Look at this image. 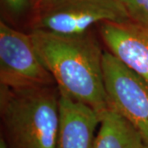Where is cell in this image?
Returning a JSON list of instances; mask_svg holds the SVG:
<instances>
[{
    "label": "cell",
    "instance_id": "cell-4",
    "mask_svg": "<svg viewBox=\"0 0 148 148\" xmlns=\"http://www.w3.org/2000/svg\"><path fill=\"white\" fill-rule=\"evenodd\" d=\"M55 81L43 64L31 35L0 22V85L12 89L52 86Z\"/></svg>",
    "mask_w": 148,
    "mask_h": 148
},
{
    "label": "cell",
    "instance_id": "cell-8",
    "mask_svg": "<svg viewBox=\"0 0 148 148\" xmlns=\"http://www.w3.org/2000/svg\"><path fill=\"white\" fill-rule=\"evenodd\" d=\"M95 148H147L136 129L111 106L101 116Z\"/></svg>",
    "mask_w": 148,
    "mask_h": 148
},
{
    "label": "cell",
    "instance_id": "cell-9",
    "mask_svg": "<svg viewBox=\"0 0 148 148\" xmlns=\"http://www.w3.org/2000/svg\"><path fill=\"white\" fill-rule=\"evenodd\" d=\"M130 20L148 26V0H121Z\"/></svg>",
    "mask_w": 148,
    "mask_h": 148
},
{
    "label": "cell",
    "instance_id": "cell-3",
    "mask_svg": "<svg viewBox=\"0 0 148 148\" xmlns=\"http://www.w3.org/2000/svg\"><path fill=\"white\" fill-rule=\"evenodd\" d=\"M37 6L33 30L78 35L95 24L130 20L121 0H43Z\"/></svg>",
    "mask_w": 148,
    "mask_h": 148
},
{
    "label": "cell",
    "instance_id": "cell-5",
    "mask_svg": "<svg viewBox=\"0 0 148 148\" xmlns=\"http://www.w3.org/2000/svg\"><path fill=\"white\" fill-rule=\"evenodd\" d=\"M103 73L110 106L136 129L148 148V83L107 51Z\"/></svg>",
    "mask_w": 148,
    "mask_h": 148
},
{
    "label": "cell",
    "instance_id": "cell-2",
    "mask_svg": "<svg viewBox=\"0 0 148 148\" xmlns=\"http://www.w3.org/2000/svg\"><path fill=\"white\" fill-rule=\"evenodd\" d=\"M0 111L7 148H56L59 91L52 86H1Z\"/></svg>",
    "mask_w": 148,
    "mask_h": 148
},
{
    "label": "cell",
    "instance_id": "cell-7",
    "mask_svg": "<svg viewBox=\"0 0 148 148\" xmlns=\"http://www.w3.org/2000/svg\"><path fill=\"white\" fill-rule=\"evenodd\" d=\"M101 116L90 106L59 92L56 148H95Z\"/></svg>",
    "mask_w": 148,
    "mask_h": 148
},
{
    "label": "cell",
    "instance_id": "cell-12",
    "mask_svg": "<svg viewBox=\"0 0 148 148\" xmlns=\"http://www.w3.org/2000/svg\"><path fill=\"white\" fill-rule=\"evenodd\" d=\"M42 1L43 0H36V5H38V4H39L40 3H41Z\"/></svg>",
    "mask_w": 148,
    "mask_h": 148
},
{
    "label": "cell",
    "instance_id": "cell-1",
    "mask_svg": "<svg viewBox=\"0 0 148 148\" xmlns=\"http://www.w3.org/2000/svg\"><path fill=\"white\" fill-rule=\"evenodd\" d=\"M30 35L59 92L102 115L110 101L103 73L104 52L96 38L89 32L59 35L33 30Z\"/></svg>",
    "mask_w": 148,
    "mask_h": 148
},
{
    "label": "cell",
    "instance_id": "cell-6",
    "mask_svg": "<svg viewBox=\"0 0 148 148\" xmlns=\"http://www.w3.org/2000/svg\"><path fill=\"white\" fill-rule=\"evenodd\" d=\"M100 33L110 52L148 83V26L131 20L106 21Z\"/></svg>",
    "mask_w": 148,
    "mask_h": 148
},
{
    "label": "cell",
    "instance_id": "cell-10",
    "mask_svg": "<svg viewBox=\"0 0 148 148\" xmlns=\"http://www.w3.org/2000/svg\"><path fill=\"white\" fill-rule=\"evenodd\" d=\"M6 4L12 12L19 13L26 8L27 0H4Z\"/></svg>",
    "mask_w": 148,
    "mask_h": 148
},
{
    "label": "cell",
    "instance_id": "cell-11",
    "mask_svg": "<svg viewBox=\"0 0 148 148\" xmlns=\"http://www.w3.org/2000/svg\"><path fill=\"white\" fill-rule=\"evenodd\" d=\"M0 148H7L5 142H4L3 138H2V137L0 138Z\"/></svg>",
    "mask_w": 148,
    "mask_h": 148
}]
</instances>
